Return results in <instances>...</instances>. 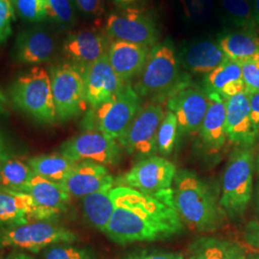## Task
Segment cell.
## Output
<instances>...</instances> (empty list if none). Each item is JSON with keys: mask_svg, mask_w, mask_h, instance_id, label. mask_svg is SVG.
<instances>
[{"mask_svg": "<svg viewBox=\"0 0 259 259\" xmlns=\"http://www.w3.org/2000/svg\"><path fill=\"white\" fill-rule=\"evenodd\" d=\"M173 200L183 222L199 232L216 231L226 213L204 180L188 169L177 170Z\"/></svg>", "mask_w": 259, "mask_h": 259, "instance_id": "2", "label": "cell"}, {"mask_svg": "<svg viewBox=\"0 0 259 259\" xmlns=\"http://www.w3.org/2000/svg\"><path fill=\"white\" fill-rule=\"evenodd\" d=\"M204 85L208 95H217L224 100L245 92L241 64L227 58L222 65L205 74Z\"/></svg>", "mask_w": 259, "mask_h": 259, "instance_id": "23", "label": "cell"}, {"mask_svg": "<svg viewBox=\"0 0 259 259\" xmlns=\"http://www.w3.org/2000/svg\"><path fill=\"white\" fill-rule=\"evenodd\" d=\"M78 240L74 232L51 220H35L0 229V248L39 252L57 244Z\"/></svg>", "mask_w": 259, "mask_h": 259, "instance_id": "6", "label": "cell"}, {"mask_svg": "<svg viewBox=\"0 0 259 259\" xmlns=\"http://www.w3.org/2000/svg\"><path fill=\"white\" fill-rule=\"evenodd\" d=\"M75 7L89 18H99L105 13L104 0H72Z\"/></svg>", "mask_w": 259, "mask_h": 259, "instance_id": "38", "label": "cell"}, {"mask_svg": "<svg viewBox=\"0 0 259 259\" xmlns=\"http://www.w3.org/2000/svg\"><path fill=\"white\" fill-rule=\"evenodd\" d=\"M76 163L77 162L71 160L61 152L28 159V164L35 175L56 183L65 181L66 177L73 170Z\"/></svg>", "mask_w": 259, "mask_h": 259, "instance_id": "28", "label": "cell"}, {"mask_svg": "<svg viewBox=\"0 0 259 259\" xmlns=\"http://www.w3.org/2000/svg\"><path fill=\"white\" fill-rule=\"evenodd\" d=\"M15 11L20 18L29 22H38L47 19L45 3L41 0H13Z\"/></svg>", "mask_w": 259, "mask_h": 259, "instance_id": "35", "label": "cell"}, {"mask_svg": "<svg viewBox=\"0 0 259 259\" xmlns=\"http://www.w3.org/2000/svg\"><path fill=\"white\" fill-rule=\"evenodd\" d=\"M10 96L18 109L37 122L52 124L57 120L50 76L45 68L34 66L20 75L12 84Z\"/></svg>", "mask_w": 259, "mask_h": 259, "instance_id": "5", "label": "cell"}, {"mask_svg": "<svg viewBox=\"0 0 259 259\" xmlns=\"http://www.w3.org/2000/svg\"><path fill=\"white\" fill-rule=\"evenodd\" d=\"M84 93L91 109L109 101L126 84L111 67L108 54L81 70Z\"/></svg>", "mask_w": 259, "mask_h": 259, "instance_id": "15", "label": "cell"}, {"mask_svg": "<svg viewBox=\"0 0 259 259\" xmlns=\"http://www.w3.org/2000/svg\"><path fill=\"white\" fill-rule=\"evenodd\" d=\"M250 102V118L259 133V92L248 93Z\"/></svg>", "mask_w": 259, "mask_h": 259, "instance_id": "41", "label": "cell"}, {"mask_svg": "<svg viewBox=\"0 0 259 259\" xmlns=\"http://www.w3.org/2000/svg\"><path fill=\"white\" fill-rule=\"evenodd\" d=\"M208 105L207 93L193 85L188 79L170 93L167 99V109L175 114L182 134H196L200 131Z\"/></svg>", "mask_w": 259, "mask_h": 259, "instance_id": "13", "label": "cell"}, {"mask_svg": "<svg viewBox=\"0 0 259 259\" xmlns=\"http://www.w3.org/2000/svg\"><path fill=\"white\" fill-rule=\"evenodd\" d=\"M121 149L116 139L95 130H84L65 141L60 152L75 162L93 161L107 166L119 162Z\"/></svg>", "mask_w": 259, "mask_h": 259, "instance_id": "12", "label": "cell"}, {"mask_svg": "<svg viewBox=\"0 0 259 259\" xmlns=\"http://www.w3.org/2000/svg\"><path fill=\"white\" fill-rule=\"evenodd\" d=\"M35 173L28 162L18 157H11L6 153L0 156L1 186L16 191L24 192Z\"/></svg>", "mask_w": 259, "mask_h": 259, "instance_id": "29", "label": "cell"}, {"mask_svg": "<svg viewBox=\"0 0 259 259\" xmlns=\"http://www.w3.org/2000/svg\"><path fill=\"white\" fill-rule=\"evenodd\" d=\"M122 259H185L181 253L164 250H138Z\"/></svg>", "mask_w": 259, "mask_h": 259, "instance_id": "39", "label": "cell"}, {"mask_svg": "<svg viewBox=\"0 0 259 259\" xmlns=\"http://www.w3.org/2000/svg\"><path fill=\"white\" fill-rule=\"evenodd\" d=\"M15 12L13 0H0V45L12 34Z\"/></svg>", "mask_w": 259, "mask_h": 259, "instance_id": "36", "label": "cell"}, {"mask_svg": "<svg viewBox=\"0 0 259 259\" xmlns=\"http://www.w3.org/2000/svg\"><path fill=\"white\" fill-rule=\"evenodd\" d=\"M252 6H253L255 24L257 29H259V0H252Z\"/></svg>", "mask_w": 259, "mask_h": 259, "instance_id": "45", "label": "cell"}, {"mask_svg": "<svg viewBox=\"0 0 259 259\" xmlns=\"http://www.w3.org/2000/svg\"><path fill=\"white\" fill-rule=\"evenodd\" d=\"M179 125L175 114L167 111L161 121L157 135V153L163 156H169L175 148L179 134Z\"/></svg>", "mask_w": 259, "mask_h": 259, "instance_id": "31", "label": "cell"}, {"mask_svg": "<svg viewBox=\"0 0 259 259\" xmlns=\"http://www.w3.org/2000/svg\"><path fill=\"white\" fill-rule=\"evenodd\" d=\"M139 98L134 88L126 83L109 101L90 109L83 118V128L101 132L117 140L138 113Z\"/></svg>", "mask_w": 259, "mask_h": 259, "instance_id": "7", "label": "cell"}, {"mask_svg": "<svg viewBox=\"0 0 259 259\" xmlns=\"http://www.w3.org/2000/svg\"><path fill=\"white\" fill-rule=\"evenodd\" d=\"M4 259H36L34 258L33 256L29 255L27 253H24V252H19V251H16V252H13L9 254L6 258Z\"/></svg>", "mask_w": 259, "mask_h": 259, "instance_id": "44", "label": "cell"}, {"mask_svg": "<svg viewBox=\"0 0 259 259\" xmlns=\"http://www.w3.org/2000/svg\"><path fill=\"white\" fill-rule=\"evenodd\" d=\"M253 151L251 146H237L231 154L224 173L219 204L230 217H240L252 196Z\"/></svg>", "mask_w": 259, "mask_h": 259, "instance_id": "4", "label": "cell"}, {"mask_svg": "<svg viewBox=\"0 0 259 259\" xmlns=\"http://www.w3.org/2000/svg\"><path fill=\"white\" fill-rule=\"evenodd\" d=\"M150 51V47L123 40H112L108 50V58L115 73L123 82L129 83L143 69Z\"/></svg>", "mask_w": 259, "mask_h": 259, "instance_id": "21", "label": "cell"}, {"mask_svg": "<svg viewBox=\"0 0 259 259\" xmlns=\"http://www.w3.org/2000/svg\"><path fill=\"white\" fill-rule=\"evenodd\" d=\"M110 37L105 29L90 26L68 34L64 41L65 57L80 70L108 54Z\"/></svg>", "mask_w": 259, "mask_h": 259, "instance_id": "14", "label": "cell"}, {"mask_svg": "<svg viewBox=\"0 0 259 259\" xmlns=\"http://www.w3.org/2000/svg\"><path fill=\"white\" fill-rule=\"evenodd\" d=\"M185 17L191 22L203 24L212 15L213 0H181Z\"/></svg>", "mask_w": 259, "mask_h": 259, "instance_id": "34", "label": "cell"}, {"mask_svg": "<svg viewBox=\"0 0 259 259\" xmlns=\"http://www.w3.org/2000/svg\"><path fill=\"white\" fill-rule=\"evenodd\" d=\"M257 162H258V166H259V155H258V158H257Z\"/></svg>", "mask_w": 259, "mask_h": 259, "instance_id": "48", "label": "cell"}, {"mask_svg": "<svg viewBox=\"0 0 259 259\" xmlns=\"http://www.w3.org/2000/svg\"><path fill=\"white\" fill-rule=\"evenodd\" d=\"M36 205L35 220H53L65 212L70 203L71 196L61 183H56L41 177L32 178L24 189Z\"/></svg>", "mask_w": 259, "mask_h": 259, "instance_id": "16", "label": "cell"}, {"mask_svg": "<svg viewBox=\"0 0 259 259\" xmlns=\"http://www.w3.org/2000/svg\"><path fill=\"white\" fill-rule=\"evenodd\" d=\"M114 210L104 233L118 245L166 240L184 231L173 200V189L146 194L126 186L111 191Z\"/></svg>", "mask_w": 259, "mask_h": 259, "instance_id": "1", "label": "cell"}, {"mask_svg": "<svg viewBox=\"0 0 259 259\" xmlns=\"http://www.w3.org/2000/svg\"><path fill=\"white\" fill-rule=\"evenodd\" d=\"M227 60L218 41L197 39L182 47L179 62L185 70L195 74H207Z\"/></svg>", "mask_w": 259, "mask_h": 259, "instance_id": "19", "label": "cell"}, {"mask_svg": "<svg viewBox=\"0 0 259 259\" xmlns=\"http://www.w3.org/2000/svg\"><path fill=\"white\" fill-rule=\"evenodd\" d=\"M3 153H5V151H4V146H3L2 140L0 139V156H1Z\"/></svg>", "mask_w": 259, "mask_h": 259, "instance_id": "47", "label": "cell"}, {"mask_svg": "<svg viewBox=\"0 0 259 259\" xmlns=\"http://www.w3.org/2000/svg\"><path fill=\"white\" fill-rule=\"evenodd\" d=\"M45 259H100L92 249L71 244H57L44 251Z\"/></svg>", "mask_w": 259, "mask_h": 259, "instance_id": "33", "label": "cell"}, {"mask_svg": "<svg viewBox=\"0 0 259 259\" xmlns=\"http://www.w3.org/2000/svg\"><path fill=\"white\" fill-rule=\"evenodd\" d=\"M165 115L163 108L157 103H150L139 109L124 134L117 139L121 148L129 155L145 157L157 153V135Z\"/></svg>", "mask_w": 259, "mask_h": 259, "instance_id": "10", "label": "cell"}, {"mask_svg": "<svg viewBox=\"0 0 259 259\" xmlns=\"http://www.w3.org/2000/svg\"><path fill=\"white\" fill-rule=\"evenodd\" d=\"M55 38L40 28L28 29L21 32L16 41L15 55L19 63L38 65L49 62L55 56Z\"/></svg>", "mask_w": 259, "mask_h": 259, "instance_id": "20", "label": "cell"}, {"mask_svg": "<svg viewBox=\"0 0 259 259\" xmlns=\"http://www.w3.org/2000/svg\"><path fill=\"white\" fill-rule=\"evenodd\" d=\"M108 187L83 198V215L95 229L104 232L111 221L114 210L111 191Z\"/></svg>", "mask_w": 259, "mask_h": 259, "instance_id": "27", "label": "cell"}, {"mask_svg": "<svg viewBox=\"0 0 259 259\" xmlns=\"http://www.w3.org/2000/svg\"><path fill=\"white\" fill-rule=\"evenodd\" d=\"M176 173L174 163L154 155L139 160L117 178L115 186H126L146 194H161L173 189Z\"/></svg>", "mask_w": 259, "mask_h": 259, "instance_id": "9", "label": "cell"}, {"mask_svg": "<svg viewBox=\"0 0 259 259\" xmlns=\"http://www.w3.org/2000/svg\"><path fill=\"white\" fill-rule=\"evenodd\" d=\"M61 184L71 197L83 199L105 188L114 187L115 180L107 166L93 161H80Z\"/></svg>", "mask_w": 259, "mask_h": 259, "instance_id": "17", "label": "cell"}, {"mask_svg": "<svg viewBox=\"0 0 259 259\" xmlns=\"http://www.w3.org/2000/svg\"><path fill=\"white\" fill-rule=\"evenodd\" d=\"M227 19L236 27L256 31L252 0H219Z\"/></svg>", "mask_w": 259, "mask_h": 259, "instance_id": "30", "label": "cell"}, {"mask_svg": "<svg viewBox=\"0 0 259 259\" xmlns=\"http://www.w3.org/2000/svg\"><path fill=\"white\" fill-rule=\"evenodd\" d=\"M245 259H259V254H250V255H247V257Z\"/></svg>", "mask_w": 259, "mask_h": 259, "instance_id": "46", "label": "cell"}, {"mask_svg": "<svg viewBox=\"0 0 259 259\" xmlns=\"http://www.w3.org/2000/svg\"><path fill=\"white\" fill-rule=\"evenodd\" d=\"M248 253L240 243L203 236L192 242L188 259H245Z\"/></svg>", "mask_w": 259, "mask_h": 259, "instance_id": "25", "label": "cell"}, {"mask_svg": "<svg viewBox=\"0 0 259 259\" xmlns=\"http://www.w3.org/2000/svg\"><path fill=\"white\" fill-rule=\"evenodd\" d=\"M226 131L228 140L237 146H251L254 143L259 133L250 118L247 92L238 93L227 100Z\"/></svg>", "mask_w": 259, "mask_h": 259, "instance_id": "18", "label": "cell"}, {"mask_svg": "<svg viewBox=\"0 0 259 259\" xmlns=\"http://www.w3.org/2000/svg\"><path fill=\"white\" fill-rule=\"evenodd\" d=\"M113 2L114 5H116L117 7L122 8V9H126L132 7L134 4H136L139 0H111Z\"/></svg>", "mask_w": 259, "mask_h": 259, "instance_id": "42", "label": "cell"}, {"mask_svg": "<svg viewBox=\"0 0 259 259\" xmlns=\"http://www.w3.org/2000/svg\"><path fill=\"white\" fill-rule=\"evenodd\" d=\"M242 75L245 83V92H259V59L241 63Z\"/></svg>", "mask_w": 259, "mask_h": 259, "instance_id": "37", "label": "cell"}, {"mask_svg": "<svg viewBox=\"0 0 259 259\" xmlns=\"http://www.w3.org/2000/svg\"><path fill=\"white\" fill-rule=\"evenodd\" d=\"M45 3L47 18L54 20L63 27H71L75 24L74 4L72 0H41Z\"/></svg>", "mask_w": 259, "mask_h": 259, "instance_id": "32", "label": "cell"}, {"mask_svg": "<svg viewBox=\"0 0 259 259\" xmlns=\"http://www.w3.org/2000/svg\"><path fill=\"white\" fill-rule=\"evenodd\" d=\"M218 44L228 59L239 64L259 59V36L254 31L225 33L218 38Z\"/></svg>", "mask_w": 259, "mask_h": 259, "instance_id": "26", "label": "cell"}, {"mask_svg": "<svg viewBox=\"0 0 259 259\" xmlns=\"http://www.w3.org/2000/svg\"><path fill=\"white\" fill-rule=\"evenodd\" d=\"M36 205L30 195L0 187V225L9 227L35 221Z\"/></svg>", "mask_w": 259, "mask_h": 259, "instance_id": "24", "label": "cell"}, {"mask_svg": "<svg viewBox=\"0 0 259 259\" xmlns=\"http://www.w3.org/2000/svg\"><path fill=\"white\" fill-rule=\"evenodd\" d=\"M8 112V99L0 90V113L5 114Z\"/></svg>", "mask_w": 259, "mask_h": 259, "instance_id": "43", "label": "cell"}, {"mask_svg": "<svg viewBox=\"0 0 259 259\" xmlns=\"http://www.w3.org/2000/svg\"><path fill=\"white\" fill-rule=\"evenodd\" d=\"M208 109L199 133L204 150L209 154H216L222 150L228 140L226 131L227 100L217 95H208Z\"/></svg>", "mask_w": 259, "mask_h": 259, "instance_id": "22", "label": "cell"}, {"mask_svg": "<svg viewBox=\"0 0 259 259\" xmlns=\"http://www.w3.org/2000/svg\"><path fill=\"white\" fill-rule=\"evenodd\" d=\"M49 76L57 120H69L85 111L88 102L79 68L70 63L55 65L51 67Z\"/></svg>", "mask_w": 259, "mask_h": 259, "instance_id": "8", "label": "cell"}, {"mask_svg": "<svg viewBox=\"0 0 259 259\" xmlns=\"http://www.w3.org/2000/svg\"><path fill=\"white\" fill-rule=\"evenodd\" d=\"M105 31L112 40L147 47L157 46L159 37L153 17L142 10L132 7L111 14L106 20Z\"/></svg>", "mask_w": 259, "mask_h": 259, "instance_id": "11", "label": "cell"}, {"mask_svg": "<svg viewBox=\"0 0 259 259\" xmlns=\"http://www.w3.org/2000/svg\"><path fill=\"white\" fill-rule=\"evenodd\" d=\"M0 185H1V179H0Z\"/></svg>", "mask_w": 259, "mask_h": 259, "instance_id": "49", "label": "cell"}, {"mask_svg": "<svg viewBox=\"0 0 259 259\" xmlns=\"http://www.w3.org/2000/svg\"><path fill=\"white\" fill-rule=\"evenodd\" d=\"M187 78L180 74V62L173 42L166 39L149 53L134 90L139 97H161L173 93Z\"/></svg>", "mask_w": 259, "mask_h": 259, "instance_id": "3", "label": "cell"}, {"mask_svg": "<svg viewBox=\"0 0 259 259\" xmlns=\"http://www.w3.org/2000/svg\"><path fill=\"white\" fill-rule=\"evenodd\" d=\"M244 239L250 247L259 251V221L252 220L246 225Z\"/></svg>", "mask_w": 259, "mask_h": 259, "instance_id": "40", "label": "cell"}]
</instances>
